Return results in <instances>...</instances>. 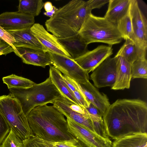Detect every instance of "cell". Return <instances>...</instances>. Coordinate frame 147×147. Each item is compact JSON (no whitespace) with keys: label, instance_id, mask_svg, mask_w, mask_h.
<instances>
[{"label":"cell","instance_id":"1","mask_svg":"<svg viewBox=\"0 0 147 147\" xmlns=\"http://www.w3.org/2000/svg\"><path fill=\"white\" fill-rule=\"evenodd\" d=\"M102 118L107 135L115 140L147 133V105L140 99H118L110 105Z\"/></svg>","mask_w":147,"mask_h":147},{"label":"cell","instance_id":"2","mask_svg":"<svg viewBox=\"0 0 147 147\" xmlns=\"http://www.w3.org/2000/svg\"><path fill=\"white\" fill-rule=\"evenodd\" d=\"M28 120L34 135L42 140L53 142L78 141L68 131L64 115L53 105L34 108Z\"/></svg>","mask_w":147,"mask_h":147},{"label":"cell","instance_id":"3","mask_svg":"<svg viewBox=\"0 0 147 147\" xmlns=\"http://www.w3.org/2000/svg\"><path fill=\"white\" fill-rule=\"evenodd\" d=\"M92 11L87 1H70L58 9L52 17L46 21L47 30L58 38L77 34Z\"/></svg>","mask_w":147,"mask_h":147},{"label":"cell","instance_id":"4","mask_svg":"<svg viewBox=\"0 0 147 147\" xmlns=\"http://www.w3.org/2000/svg\"><path fill=\"white\" fill-rule=\"evenodd\" d=\"M10 94L19 101L27 117L34 108L53 103L61 96L49 77L43 82L26 88L9 89Z\"/></svg>","mask_w":147,"mask_h":147},{"label":"cell","instance_id":"5","mask_svg":"<svg viewBox=\"0 0 147 147\" xmlns=\"http://www.w3.org/2000/svg\"><path fill=\"white\" fill-rule=\"evenodd\" d=\"M79 34L87 45L99 42L112 46L120 43L123 39L116 25L104 17L92 13L86 18Z\"/></svg>","mask_w":147,"mask_h":147},{"label":"cell","instance_id":"6","mask_svg":"<svg viewBox=\"0 0 147 147\" xmlns=\"http://www.w3.org/2000/svg\"><path fill=\"white\" fill-rule=\"evenodd\" d=\"M0 113L10 129L22 141L34 135L20 103L10 94L0 96Z\"/></svg>","mask_w":147,"mask_h":147},{"label":"cell","instance_id":"7","mask_svg":"<svg viewBox=\"0 0 147 147\" xmlns=\"http://www.w3.org/2000/svg\"><path fill=\"white\" fill-rule=\"evenodd\" d=\"M55 68L79 84L89 81L88 73L82 69L72 58L50 52H47Z\"/></svg>","mask_w":147,"mask_h":147},{"label":"cell","instance_id":"8","mask_svg":"<svg viewBox=\"0 0 147 147\" xmlns=\"http://www.w3.org/2000/svg\"><path fill=\"white\" fill-rule=\"evenodd\" d=\"M119 59L118 57L106 59L93 71L90 76L95 87L100 88L112 87L116 77Z\"/></svg>","mask_w":147,"mask_h":147},{"label":"cell","instance_id":"9","mask_svg":"<svg viewBox=\"0 0 147 147\" xmlns=\"http://www.w3.org/2000/svg\"><path fill=\"white\" fill-rule=\"evenodd\" d=\"M66 120L68 131L87 147H112L109 138L100 136L70 118Z\"/></svg>","mask_w":147,"mask_h":147},{"label":"cell","instance_id":"10","mask_svg":"<svg viewBox=\"0 0 147 147\" xmlns=\"http://www.w3.org/2000/svg\"><path fill=\"white\" fill-rule=\"evenodd\" d=\"M113 54V49L111 46L100 45L74 60L89 73L92 71Z\"/></svg>","mask_w":147,"mask_h":147},{"label":"cell","instance_id":"11","mask_svg":"<svg viewBox=\"0 0 147 147\" xmlns=\"http://www.w3.org/2000/svg\"><path fill=\"white\" fill-rule=\"evenodd\" d=\"M34 17L18 11L6 12L0 14V26L7 31H16L30 28Z\"/></svg>","mask_w":147,"mask_h":147},{"label":"cell","instance_id":"12","mask_svg":"<svg viewBox=\"0 0 147 147\" xmlns=\"http://www.w3.org/2000/svg\"><path fill=\"white\" fill-rule=\"evenodd\" d=\"M30 29L32 33L47 52H51L72 58L57 40L56 38L48 32L42 25L38 23L34 24Z\"/></svg>","mask_w":147,"mask_h":147},{"label":"cell","instance_id":"13","mask_svg":"<svg viewBox=\"0 0 147 147\" xmlns=\"http://www.w3.org/2000/svg\"><path fill=\"white\" fill-rule=\"evenodd\" d=\"M20 57L26 64L45 68L46 66L53 65L48 52L44 51L33 48L15 47L13 52Z\"/></svg>","mask_w":147,"mask_h":147},{"label":"cell","instance_id":"14","mask_svg":"<svg viewBox=\"0 0 147 147\" xmlns=\"http://www.w3.org/2000/svg\"><path fill=\"white\" fill-rule=\"evenodd\" d=\"M79 84L87 100L98 109L103 117L111 105L107 96L100 92L89 80Z\"/></svg>","mask_w":147,"mask_h":147},{"label":"cell","instance_id":"15","mask_svg":"<svg viewBox=\"0 0 147 147\" xmlns=\"http://www.w3.org/2000/svg\"><path fill=\"white\" fill-rule=\"evenodd\" d=\"M53 105L67 118L71 119L96 133L94 131L93 121L86 115L78 113L71 109L67 104L65 98L62 95L55 101L53 103Z\"/></svg>","mask_w":147,"mask_h":147},{"label":"cell","instance_id":"16","mask_svg":"<svg viewBox=\"0 0 147 147\" xmlns=\"http://www.w3.org/2000/svg\"><path fill=\"white\" fill-rule=\"evenodd\" d=\"M56 38L74 59L88 51V45L85 43L79 33L68 37Z\"/></svg>","mask_w":147,"mask_h":147},{"label":"cell","instance_id":"17","mask_svg":"<svg viewBox=\"0 0 147 147\" xmlns=\"http://www.w3.org/2000/svg\"><path fill=\"white\" fill-rule=\"evenodd\" d=\"M30 28L19 31H7L13 36L15 40L14 45V47H28L47 52L32 33Z\"/></svg>","mask_w":147,"mask_h":147},{"label":"cell","instance_id":"18","mask_svg":"<svg viewBox=\"0 0 147 147\" xmlns=\"http://www.w3.org/2000/svg\"><path fill=\"white\" fill-rule=\"evenodd\" d=\"M131 0H109L104 18L117 26L119 21L129 10Z\"/></svg>","mask_w":147,"mask_h":147},{"label":"cell","instance_id":"19","mask_svg":"<svg viewBox=\"0 0 147 147\" xmlns=\"http://www.w3.org/2000/svg\"><path fill=\"white\" fill-rule=\"evenodd\" d=\"M119 59L115 83L111 87L114 90L129 89L131 78V64L121 56L117 57Z\"/></svg>","mask_w":147,"mask_h":147},{"label":"cell","instance_id":"20","mask_svg":"<svg viewBox=\"0 0 147 147\" xmlns=\"http://www.w3.org/2000/svg\"><path fill=\"white\" fill-rule=\"evenodd\" d=\"M112 147H147V133L133 134L115 140Z\"/></svg>","mask_w":147,"mask_h":147},{"label":"cell","instance_id":"21","mask_svg":"<svg viewBox=\"0 0 147 147\" xmlns=\"http://www.w3.org/2000/svg\"><path fill=\"white\" fill-rule=\"evenodd\" d=\"M50 66L49 77L61 95L80 105L66 84L61 72L53 66Z\"/></svg>","mask_w":147,"mask_h":147},{"label":"cell","instance_id":"22","mask_svg":"<svg viewBox=\"0 0 147 147\" xmlns=\"http://www.w3.org/2000/svg\"><path fill=\"white\" fill-rule=\"evenodd\" d=\"M129 13L133 28L142 29L147 32V20L140 9L138 1L131 0Z\"/></svg>","mask_w":147,"mask_h":147},{"label":"cell","instance_id":"23","mask_svg":"<svg viewBox=\"0 0 147 147\" xmlns=\"http://www.w3.org/2000/svg\"><path fill=\"white\" fill-rule=\"evenodd\" d=\"M133 33L130 38L137 49L139 59L146 58L147 49V32L133 28Z\"/></svg>","mask_w":147,"mask_h":147},{"label":"cell","instance_id":"24","mask_svg":"<svg viewBox=\"0 0 147 147\" xmlns=\"http://www.w3.org/2000/svg\"><path fill=\"white\" fill-rule=\"evenodd\" d=\"M19 2L18 11L34 17L39 14L44 3L42 0H20Z\"/></svg>","mask_w":147,"mask_h":147},{"label":"cell","instance_id":"25","mask_svg":"<svg viewBox=\"0 0 147 147\" xmlns=\"http://www.w3.org/2000/svg\"><path fill=\"white\" fill-rule=\"evenodd\" d=\"M121 56L131 65L139 59L137 50L133 42L130 39L125 41L116 55L115 57Z\"/></svg>","mask_w":147,"mask_h":147},{"label":"cell","instance_id":"26","mask_svg":"<svg viewBox=\"0 0 147 147\" xmlns=\"http://www.w3.org/2000/svg\"><path fill=\"white\" fill-rule=\"evenodd\" d=\"M2 80L9 89L28 88L32 87L36 84L29 79L14 74L3 77Z\"/></svg>","mask_w":147,"mask_h":147},{"label":"cell","instance_id":"27","mask_svg":"<svg viewBox=\"0 0 147 147\" xmlns=\"http://www.w3.org/2000/svg\"><path fill=\"white\" fill-rule=\"evenodd\" d=\"M117 26L123 39L130 38L133 33V29L129 10L127 13L119 21Z\"/></svg>","mask_w":147,"mask_h":147},{"label":"cell","instance_id":"28","mask_svg":"<svg viewBox=\"0 0 147 147\" xmlns=\"http://www.w3.org/2000/svg\"><path fill=\"white\" fill-rule=\"evenodd\" d=\"M131 78H147V61L146 58L140 59L135 61L131 67Z\"/></svg>","mask_w":147,"mask_h":147},{"label":"cell","instance_id":"29","mask_svg":"<svg viewBox=\"0 0 147 147\" xmlns=\"http://www.w3.org/2000/svg\"><path fill=\"white\" fill-rule=\"evenodd\" d=\"M22 147H57L54 142L42 140L34 135L22 141Z\"/></svg>","mask_w":147,"mask_h":147},{"label":"cell","instance_id":"30","mask_svg":"<svg viewBox=\"0 0 147 147\" xmlns=\"http://www.w3.org/2000/svg\"><path fill=\"white\" fill-rule=\"evenodd\" d=\"M72 84L75 87L76 90L72 92L74 97L80 105L84 109L88 107L90 103L87 100L84 94L82 91L78 83L68 77Z\"/></svg>","mask_w":147,"mask_h":147},{"label":"cell","instance_id":"31","mask_svg":"<svg viewBox=\"0 0 147 147\" xmlns=\"http://www.w3.org/2000/svg\"><path fill=\"white\" fill-rule=\"evenodd\" d=\"M1 146V147H22V141L10 129Z\"/></svg>","mask_w":147,"mask_h":147},{"label":"cell","instance_id":"32","mask_svg":"<svg viewBox=\"0 0 147 147\" xmlns=\"http://www.w3.org/2000/svg\"><path fill=\"white\" fill-rule=\"evenodd\" d=\"M87 116L92 121H99L102 120V117L98 109L92 104L90 103L89 107L85 109Z\"/></svg>","mask_w":147,"mask_h":147},{"label":"cell","instance_id":"33","mask_svg":"<svg viewBox=\"0 0 147 147\" xmlns=\"http://www.w3.org/2000/svg\"><path fill=\"white\" fill-rule=\"evenodd\" d=\"M10 130L9 126L0 113V146L9 133Z\"/></svg>","mask_w":147,"mask_h":147},{"label":"cell","instance_id":"34","mask_svg":"<svg viewBox=\"0 0 147 147\" xmlns=\"http://www.w3.org/2000/svg\"><path fill=\"white\" fill-rule=\"evenodd\" d=\"M0 38L10 45L14 49L15 40L13 36L0 26Z\"/></svg>","mask_w":147,"mask_h":147},{"label":"cell","instance_id":"35","mask_svg":"<svg viewBox=\"0 0 147 147\" xmlns=\"http://www.w3.org/2000/svg\"><path fill=\"white\" fill-rule=\"evenodd\" d=\"M93 121L95 133L104 138H109L106 134L103 120L99 121Z\"/></svg>","mask_w":147,"mask_h":147},{"label":"cell","instance_id":"36","mask_svg":"<svg viewBox=\"0 0 147 147\" xmlns=\"http://www.w3.org/2000/svg\"><path fill=\"white\" fill-rule=\"evenodd\" d=\"M54 144L57 147H87L79 140L77 142L65 141L54 142Z\"/></svg>","mask_w":147,"mask_h":147},{"label":"cell","instance_id":"37","mask_svg":"<svg viewBox=\"0 0 147 147\" xmlns=\"http://www.w3.org/2000/svg\"><path fill=\"white\" fill-rule=\"evenodd\" d=\"M13 48L9 44L0 38V56L13 52Z\"/></svg>","mask_w":147,"mask_h":147},{"label":"cell","instance_id":"38","mask_svg":"<svg viewBox=\"0 0 147 147\" xmlns=\"http://www.w3.org/2000/svg\"><path fill=\"white\" fill-rule=\"evenodd\" d=\"M109 0H90L87 1L89 6L92 10L94 9H99L109 2Z\"/></svg>","mask_w":147,"mask_h":147},{"label":"cell","instance_id":"39","mask_svg":"<svg viewBox=\"0 0 147 147\" xmlns=\"http://www.w3.org/2000/svg\"><path fill=\"white\" fill-rule=\"evenodd\" d=\"M44 9L46 12H50L53 9V6L50 1H47L44 3L43 6Z\"/></svg>","mask_w":147,"mask_h":147},{"label":"cell","instance_id":"40","mask_svg":"<svg viewBox=\"0 0 147 147\" xmlns=\"http://www.w3.org/2000/svg\"><path fill=\"white\" fill-rule=\"evenodd\" d=\"M58 9L55 6H53V10L50 12H46L43 13V14L48 17L51 18L53 15L55 13L56 11L58 10Z\"/></svg>","mask_w":147,"mask_h":147},{"label":"cell","instance_id":"41","mask_svg":"<svg viewBox=\"0 0 147 147\" xmlns=\"http://www.w3.org/2000/svg\"><path fill=\"white\" fill-rule=\"evenodd\" d=\"M0 147H1V146H0Z\"/></svg>","mask_w":147,"mask_h":147}]
</instances>
